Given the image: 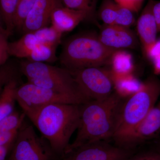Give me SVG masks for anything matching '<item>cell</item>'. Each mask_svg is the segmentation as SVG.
Here are the masks:
<instances>
[{
	"mask_svg": "<svg viewBox=\"0 0 160 160\" xmlns=\"http://www.w3.org/2000/svg\"><path fill=\"white\" fill-rule=\"evenodd\" d=\"M123 101L119 93L114 92L106 98L80 105L76 136L65 153L87 144L112 139Z\"/></svg>",
	"mask_w": 160,
	"mask_h": 160,
	"instance_id": "cell-1",
	"label": "cell"
},
{
	"mask_svg": "<svg viewBox=\"0 0 160 160\" xmlns=\"http://www.w3.org/2000/svg\"><path fill=\"white\" fill-rule=\"evenodd\" d=\"M80 111V105L54 103L25 114L38 129L52 152L62 156L77 130Z\"/></svg>",
	"mask_w": 160,
	"mask_h": 160,
	"instance_id": "cell-2",
	"label": "cell"
},
{
	"mask_svg": "<svg viewBox=\"0 0 160 160\" xmlns=\"http://www.w3.org/2000/svg\"><path fill=\"white\" fill-rule=\"evenodd\" d=\"M160 96V80L151 76L138 89L123 100L116 129L112 139L119 146L125 138L144 118L157 103Z\"/></svg>",
	"mask_w": 160,
	"mask_h": 160,
	"instance_id": "cell-3",
	"label": "cell"
},
{
	"mask_svg": "<svg viewBox=\"0 0 160 160\" xmlns=\"http://www.w3.org/2000/svg\"><path fill=\"white\" fill-rule=\"evenodd\" d=\"M116 50L104 45L98 35L82 33L66 40L59 61L63 67L69 70L104 67L110 65L112 56Z\"/></svg>",
	"mask_w": 160,
	"mask_h": 160,
	"instance_id": "cell-4",
	"label": "cell"
},
{
	"mask_svg": "<svg viewBox=\"0 0 160 160\" xmlns=\"http://www.w3.org/2000/svg\"><path fill=\"white\" fill-rule=\"evenodd\" d=\"M20 69L29 82L73 97L83 104L89 102L81 91L71 72L66 68L26 60L21 62Z\"/></svg>",
	"mask_w": 160,
	"mask_h": 160,
	"instance_id": "cell-5",
	"label": "cell"
},
{
	"mask_svg": "<svg viewBox=\"0 0 160 160\" xmlns=\"http://www.w3.org/2000/svg\"><path fill=\"white\" fill-rule=\"evenodd\" d=\"M70 71L89 101L106 98L115 92L111 69L104 67H92Z\"/></svg>",
	"mask_w": 160,
	"mask_h": 160,
	"instance_id": "cell-6",
	"label": "cell"
},
{
	"mask_svg": "<svg viewBox=\"0 0 160 160\" xmlns=\"http://www.w3.org/2000/svg\"><path fill=\"white\" fill-rule=\"evenodd\" d=\"M15 97L17 102L25 114L54 103L83 104L76 98L36 86L28 82L18 86Z\"/></svg>",
	"mask_w": 160,
	"mask_h": 160,
	"instance_id": "cell-7",
	"label": "cell"
},
{
	"mask_svg": "<svg viewBox=\"0 0 160 160\" xmlns=\"http://www.w3.org/2000/svg\"><path fill=\"white\" fill-rule=\"evenodd\" d=\"M45 140L39 137L33 126L24 122L12 146L10 158L16 160H51L53 152Z\"/></svg>",
	"mask_w": 160,
	"mask_h": 160,
	"instance_id": "cell-8",
	"label": "cell"
},
{
	"mask_svg": "<svg viewBox=\"0 0 160 160\" xmlns=\"http://www.w3.org/2000/svg\"><path fill=\"white\" fill-rule=\"evenodd\" d=\"M133 153L132 150L101 141L66 152L61 160H126Z\"/></svg>",
	"mask_w": 160,
	"mask_h": 160,
	"instance_id": "cell-9",
	"label": "cell"
},
{
	"mask_svg": "<svg viewBox=\"0 0 160 160\" xmlns=\"http://www.w3.org/2000/svg\"><path fill=\"white\" fill-rule=\"evenodd\" d=\"M160 137V101L119 145L133 150L136 146Z\"/></svg>",
	"mask_w": 160,
	"mask_h": 160,
	"instance_id": "cell-10",
	"label": "cell"
},
{
	"mask_svg": "<svg viewBox=\"0 0 160 160\" xmlns=\"http://www.w3.org/2000/svg\"><path fill=\"white\" fill-rule=\"evenodd\" d=\"M62 5L61 0H37L23 24L22 31L24 34L48 26L52 11Z\"/></svg>",
	"mask_w": 160,
	"mask_h": 160,
	"instance_id": "cell-11",
	"label": "cell"
},
{
	"mask_svg": "<svg viewBox=\"0 0 160 160\" xmlns=\"http://www.w3.org/2000/svg\"><path fill=\"white\" fill-rule=\"evenodd\" d=\"M98 36L105 46L116 50L133 49L137 46V38L133 32L129 28L115 24L104 25Z\"/></svg>",
	"mask_w": 160,
	"mask_h": 160,
	"instance_id": "cell-12",
	"label": "cell"
},
{
	"mask_svg": "<svg viewBox=\"0 0 160 160\" xmlns=\"http://www.w3.org/2000/svg\"><path fill=\"white\" fill-rule=\"evenodd\" d=\"M153 0H149L137 22V31L142 45L144 53L148 51L157 40V25L152 11Z\"/></svg>",
	"mask_w": 160,
	"mask_h": 160,
	"instance_id": "cell-13",
	"label": "cell"
},
{
	"mask_svg": "<svg viewBox=\"0 0 160 160\" xmlns=\"http://www.w3.org/2000/svg\"><path fill=\"white\" fill-rule=\"evenodd\" d=\"M88 20L86 12L63 6H58L52 13L51 23L58 31L63 33L72 30L84 20Z\"/></svg>",
	"mask_w": 160,
	"mask_h": 160,
	"instance_id": "cell-14",
	"label": "cell"
},
{
	"mask_svg": "<svg viewBox=\"0 0 160 160\" xmlns=\"http://www.w3.org/2000/svg\"><path fill=\"white\" fill-rule=\"evenodd\" d=\"M39 44L34 32L24 33V35L18 40L9 42L8 51L9 56L27 59Z\"/></svg>",
	"mask_w": 160,
	"mask_h": 160,
	"instance_id": "cell-15",
	"label": "cell"
},
{
	"mask_svg": "<svg viewBox=\"0 0 160 160\" xmlns=\"http://www.w3.org/2000/svg\"><path fill=\"white\" fill-rule=\"evenodd\" d=\"M16 77L12 79L6 84L0 95V121L14 111L17 102L16 90L18 86Z\"/></svg>",
	"mask_w": 160,
	"mask_h": 160,
	"instance_id": "cell-16",
	"label": "cell"
},
{
	"mask_svg": "<svg viewBox=\"0 0 160 160\" xmlns=\"http://www.w3.org/2000/svg\"><path fill=\"white\" fill-rule=\"evenodd\" d=\"M110 65L113 72L118 74H127L133 67L131 55L123 50H117L112 56Z\"/></svg>",
	"mask_w": 160,
	"mask_h": 160,
	"instance_id": "cell-17",
	"label": "cell"
},
{
	"mask_svg": "<svg viewBox=\"0 0 160 160\" xmlns=\"http://www.w3.org/2000/svg\"><path fill=\"white\" fill-rule=\"evenodd\" d=\"M57 48V47L46 44H38L27 59L37 62H54L57 60L56 53Z\"/></svg>",
	"mask_w": 160,
	"mask_h": 160,
	"instance_id": "cell-18",
	"label": "cell"
},
{
	"mask_svg": "<svg viewBox=\"0 0 160 160\" xmlns=\"http://www.w3.org/2000/svg\"><path fill=\"white\" fill-rule=\"evenodd\" d=\"M18 0H0V13L5 28L11 34L15 29L14 17Z\"/></svg>",
	"mask_w": 160,
	"mask_h": 160,
	"instance_id": "cell-19",
	"label": "cell"
},
{
	"mask_svg": "<svg viewBox=\"0 0 160 160\" xmlns=\"http://www.w3.org/2000/svg\"><path fill=\"white\" fill-rule=\"evenodd\" d=\"M97 0H61L63 6L70 9L86 12L88 20L95 22L96 7Z\"/></svg>",
	"mask_w": 160,
	"mask_h": 160,
	"instance_id": "cell-20",
	"label": "cell"
},
{
	"mask_svg": "<svg viewBox=\"0 0 160 160\" xmlns=\"http://www.w3.org/2000/svg\"><path fill=\"white\" fill-rule=\"evenodd\" d=\"M39 44L57 47L62 39V32L52 26L43 27L34 32Z\"/></svg>",
	"mask_w": 160,
	"mask_h": 160,
	"instance_id": "cell-21",
	"label": "cell"
},
{
	"mask_svg": "<svg viewBox=\"0 0 160 160\" xmlns=\"http://www.w3.org/2000/svg\"><path fill=\"white\" fill-rule=\"evenodd\" d=\"M37 0H18L15 12V29L22 31L23 24L26 17L34 6Z\"/></svg>",
	"mask_w": 160,
	"mask_h": 160,
	"instance_id": "cell-22",
	"label": "cell"
},
{
	"mask_svg": "<svg viewBox=\"0 0 160 160\" xmlns=\"http://www.w3.org/2000/svg\"><path fill=\"white\" fill-rule=\"evenodd\" d=\"M26 115L14 110L12 113L0 121V133L18 130L25 121Z\"/></svg>",
	"mask_w": 160,
	"mask_h": 160,
	"instance_id": "cell-23",
	"label": "cell"
},
{
	"mask_svg": "<svg viewBox=\"0 0 160 160\" xmlns=\"http://www.w3.org/2000/svg\"><path fill=\"white\" fill-rule=\"evenodd\" d=\"M117 4L113 0H104L99 10L100 19L105 25H115Z\"/></svg>",
	"mask_w": 160,
	"mask_h": 160,
	"instance_id": "cell-24",
	"label": "cell"
},
{
	"mask_svg": "<svg viewBox=\"0 0 160 160\" xmlns=\"http://www.w3.org/2000/svg\"><path fill=\"white\" fill-rule=\"evenodd\" d=\"M133 12L128 8L117 4V17L115 24L129 28L134 23L135 18Z\"/></svg>",
	"mask_w": 160,
	"mask_h": 160,
	"instance_id": "cell-25",
	"label": "cell"
},
{
	"mask_svg": "<svg viewBox=\"0 0 160 160\" xmlns=\"http://www.w3.org/2000/svg\"><path fill=\"white\" fill-rule=\"evenodd\" d=\"M15 75L14 68L10 64H5L0 67V95L6 84L15 77Z\"/></svg>",
	"mask_w": 160,
	"mask_h": 160,
	"instance_id": "cell-26",
	"label": "cell"
},
{
	"mask_svg": "<svg viewBox=\"0 0 160 160\" xmlns=\"http://www.w3.org/2000/svg\"><path fill=\"white\" fill-rule=\"evenodd\" d=\"M10 34L0 32V67L5 65L9 55L8 51V38Z\"/></svg>",
	"mask_w": 160,
	"mask_h": 160,
	"instance_id": "cell-27",
	"label": "cell"
},
{
	"mask_svg": "<svg viewBox=\"0 0 160 160\" xmlns=\"http://www.w3.org/2000/svg\"><path fill=\"white\" fill-rule=\"evenodd\" d=\"M126 160H160V154L155 149L132 154Z\"/></svg>",
	"mask_w": 160,
	"mask_h": 160,
	"instance_id": "cell-28",
	"label": "cell"
},
{
	"mask_svg": "<svg viewBox=\"0 0 160 160\" xmlns=\"http://www.w3.org/2000/svg\"><path fill=\"white\" fill-rule=\"evenodd\" d=\"M19 129L0 133V146H13Z\"/></svg>",
	"mask_w": 160,
	"mask_h": 160,
	"instance_id": "cell-29",
	"label": "cell"
},
{
	"mask_svg": "<svg viewBox=\"0 0 160 160\" xmlns=\"http://www.w3.org/2000/svg\"><path fill=\"white\" fill-rule=\"evenodd\" d=\"M117 4L128 8L133 12L139 11L144 0H113Z\"/></svg>",
	"mask_w": 160,
	"mask_h": 160,
	"instance_id": "cell-30",
	"label": "cell"
},
{
	"mask_svg": "<svg viewBox=\"0 0 160 160\" xmlns=\"http://www.w3.org/2000/svg\"><path fill=\"white\" fill-rule=\"evenodd\" d=\"M145 54L152 61L160 56V40H157Z\"/></svg>",
	"mask_w": 160,
	"mask_h": 160,
	"instance_id": "cell-31",
	"label": "cell"
},
{
	"mask_svg": "<svg viewBox=\"0 0 160 160\" xmlns=\"http://www.w3.org/2000/svg\"><path fill=\"white\" fill-rule=\"evenodd\" d=\"M152 11L157 25L158 32H160V2L153 0Z\"/></svg>",
	"mask_w": 160,
	"mask_h": 160,
	"instance_id": "cell-32",
	"label": "cell"
},
{
	"mask_svg": "<svg viewBox=\"0 0 160 160\" xmlns=\"http://www.w3.org/2000/svg\"><path fill=\"white\" fill-rule=\"evenodd\" d=\"M13 146H0V160H6L9 150Z\"/></svg>",
	"mask_w": 160,
	"mask_h": 160,
	"instance_id": "cell-33",
	"label": "cell"
},
{
	"mask_svg": "<svg viewBox=\"0 0 160 160\" xmlns=\"http://www.w3.org/2000/svg\"><path fill=\"white\" fill-rule=\"evenodd\" d=\"M152 62L153 63L156 71L160 72V56L152 60Z\"/></svg>",
	"mask_w": 160,
	"mask_h": 160,
	"instance_id": "cell-34",
	"label": "cell"
},
{
	"mask_svg": "<svg viewBox=\"0 0 160 160\" xmlns=\"http://www.w3.org/2000/svg\"><path fill=\"white\" fill-rule=\"evenodd\" d=\"M0 32H3V33H9V34H10V33H9V32L6 30V28H5L2 19V17H1V14H0Z\"/></svg>",
	"mask_w": 160,
	"mask_h": 160,
	"instance_id": "cell-35",
	"label": "cell"
},
{
	"mask_svg": "<svg viewBox=\"0 0 160 160\" xmlns=\"http://www.w3.org/2000/svg\"><path fill=\"white\" fill-rule=\"evenodd\" d=\"M157 143L156 146L155 150L160 154V137L158 138Z\"/></svg>",
	"mask_w": 160,
	"mask_h": 160,
	"instance_id": "cell-36",
	"label": "cell"
},
{
	"mask_svg": "<svg viewBox=\"0 0 160 160\" xmlns=\"http://www.w3.org/2000/svg\"><path fill=\"white\" fill-rule=\"evenodd\" d=\"M9 160H16L13 159H12V158H9Z\"/></svg>",
	"mask_w": 160,
	"mask_h": 160,
	"instance_id": "cell-37",
	"label": "cell"
},
{
	"mask_svg": "<svg viewBox=\"0 0 160 160\" xmlns=\"http://www.w3.org/2000/svg\"><path fill=\"white\" fill-rule=\"evenodd\" d=\"M0 14H1V13H0Z\"/></svg>",
	"mask_w": 160,
	"mask_h": 160,
	"instance_id": "cell-38",
	"label": "cell"
}]
</instances>
